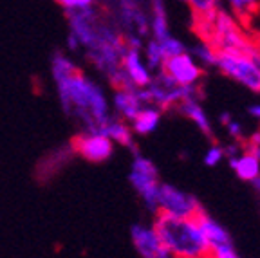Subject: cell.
<instances>
[{
  "instance_id": "cell-8",
  "label": "cell",
  "mask_w": 260,
  "mask_h": 258,
  "mask_svg": "<svg viewBox=\"0 0 260 258\" xmlns=\"http://www.w3.org/2000/svg\"><path fill=\"white\" fill-rule=\"evenodd\" d=\"M73 150L89 163H105L112 155V139L103 134H78L73 141Z\"/></svg>"
},
{
  "instance_id": "cell-10",
  "label": "cell",
  "mask_w": 260,
  "mask_h": 258,
  "mask_svg": "<svg viewBox=\"0 0 260 258\" xmlns=\"http://www.w3.org/2000/svg\"><path fill=\"white\" fill-rule=\"evenodd\" d=\"M121 67L125 69V73L128 74L130 81L138 87V89H145L148 87V83L152 81L148 69L143 65L141 58H139V51L136 47V42H130L126 45L125 53L121 56Z\"/></svg>"
},
{
  "instance_id": "cell-11",
  "label": "cell",
  "mask_w": 260,
  "mask_h": 258,
  "mask_svg": "<svg viewBox=\"0 0 260 258\" xmlns=\"http://www.w3.org/2000/svg\"><path fill=\"white\" fill-rule=\"evenodd\" d=\"M230 165L242 181H253L260 174V159L253 152H244L239 157H230Z\"/></svg>"
},
{
  "instance_id": "cell-16",
  "label": "cell",
  "mask_w": 260,
  "mask_h": 258,
  "mask_svg": "<svg viewBox=\"0 0 260 258\" xmlns=\"http://www.w3.org/2000/svg\"><path fill=\"white\" fill-rule=\"evenodd\" d=\"M159 117H161V114H159V110L155 109H141L138 114L134 116V130L138 134H150L155 130V126H157L159 123Z\"/></svg>"
},
{
  "instance_id": "cell-6",
  "label": "cell",
  "mask_w": 260,
  "mask_h": 258,
  "mask_svg": "<svg viewBox=\"0 0 260 258\" xmlns=\"http://www.w3.org/2000/svg\"><path fill=\"white\" fill-rule=\"evenodd\" d=\"M197 222H199L201 231L204 235V240L208 244V253L213 258H235L237 251L232 242V237L224 230L220 224L215 220H211L206 215V211L197 215Z\"/></svg>"
},
{
  "instance_id": "cell-3",
  "label": "cell",
  "mask_w": 260,
  "mask_h": 258,
  "mask_svg": "<svg viewBox=\"0 0 260 258\" xmlns=\"http://www.w3.org/2000/svg\"><path fill=\"white\" fill-rule=\"evenodd\" d=\"M215 65L226 76L239 81L253 92H260V61L256 56L230 51H217Z\"/></svg>"
},
{
  "instance_id": "cell-22",
  "label": "cell",
  "mask_w": 260,
  "mask_h": 258,
  "mask_svg": "<svg viewBox=\"0 0 260 258\" xmlns=\"http://www.w3.org/2000/svg\"><path fill=\"white\" fill-rule=\"evenodd\" d=\"M58 4L63 6V8H69V9H76V0H56Z\"/></svg>"
},
{
  "instance_id": "cell-4",
  "label": "cell",
  "mask_w": 260,
  "mask_h": 258,
  "mask_svg": "<svg viewBox=\"0 0 260 258\" xmlns=\"http://www.w3.org/2000/svg\"><path fill=\"white\" fill-rule=\"evenodd\" d=\"M130 182L136 190L139 191L143 199H145L146 206L150 210H157V194H159V174L152 161L138 155L132 165V174H130Z\"/></svg>"
},
{
  "instance_id": "cell-13",
  "label": "cell",
  "mask_w": 260,
  "mask_h": 258,
  "mask_svg": "<svg viewBox=\"0 0 260 258\" xmlns=\"http://www.w3.org/2000/svg\"><path fill=\"white\" fill-rule=\"evenodd\" d=\"M98 134H103V136L110 137V139H114L116 143H119V145H123V146H128V148L134 146V143H132V132H130L128 126L121 121H110V119H107L105 123L100 125Z\"/></svg>"
},
{
  "instance_id": "cell-25",
  "label": "cell",
  "mask_w": 260,
  "mask_h": 258,
  "mask_svg": "<svg viewBox=\"0 0 260 258\" xmlns=\"http://www.w3.org/2000/svg\"><path fill=\"white\" fill-rule=\"evenodd\" d=\"M251 182H253V184H255V188H256V190H258V191H260V174H258V175H256V177H255V179H253V181H251Z\"/></svg>"
},
{
  "instance_id": "cell-7",
  "label": "cell",
  "mask_w": 260,
  "mask_h": 258,
  "mask_svg": "<svg viewBox=\"0 0 260 258\" xmlns=\"http://www.w3.org/2000/svg\"><path fill=\"white\" fill-rule=\"evenodd\" d=\"M161 73H165L172 81L183 85V87L197 85V81L203 78V69L186 53H179L165 58L161 63Z\"/></svg>"
},
{
  "instance_id": "cell-17",
  "label": "cell",
  "mask_w": 260,
  "mask_h": 258,
  "mask_svg": "<svg viewBox=\"0 0 260 258\" xmlns=\"http://www.w3.org/2000/svg\"><path fill=\"white\" fill-rule=\"evenodd\" d=\"M183 2L190 6L193 20H206L219 9V0H183Z\"/></svg>"
},
{
  "instance_id": "cell-1",
  "label": "cell",
  "mask_w": 260,
  "mask_h": 258,
  "mask_svg": "<svg viewBox=\"0 0 260 258\" xmlns=\"http://www.w3.org/2000/svg\"><path fill=\"white\" fill-rule=\"evenodd\" d=\"M53 74L58 83L65 112L80 117L89 126L90 132H98L100 125L109 119L107 101L102 90L61 54L53 58Z\"/></svg>"
},
{
  "instance_id": "cell-20",
  "label": "cell",
  "mask_w": 260,
  "mask_h": 258,
  "mask_svg": "<svg viewBox=\"0 0 260 258\" xmlns=\"http://www.w3.org/2000/svg\"><path fill=\"white\" fill-rule=\"evenodd\" d=\"M224 157V150L220 148V146H211L210 150L206 152V155H204V163H206L208 166H215L217 163H220V159Z\"/></svg>"
},
{
  "instance_id": "cell-23",
  "label": "cell",
  "mask_w": 260,
  "mask_h": 258,
  "mask_svg": "<svg viewBox=\"0 0 260 258\" xmlns=\"http://www.w3.org/2000/svg\"><path fill=\"white\" fill-rule=\"evenodd\" d=\"M94 0H76V8H89Z\"/></svg>"
},
{
  "instance_id": "cell-5",
  "label": "cell",
  "mask_w": 260,
  "mask_h": 258,
  "mask_svg": "<svg viewBox=\"0 0 260 258\" xmlns=\"http://www.w3.org/2000/svg\"><path fill=\"white\" fill-rule=\"evenodd\" d=\"M157 210L167 211V213L172 215H179V217H197V215L204 211L203 206L197 202V199L177 190V188H174L170 184L159 186Z\"/></svg>"
},
{
  "instance_id": "cell-15",
  "label": "cell",
  "mask_w": 260,
  "mask_h": 258,
  "mask_svg": "<svg viewBox=\"0 0 260 258\" xmlns=\"http://www.w3.org/2000/svg\"><path fill=\"white\" fill-rule=\"evenodd\" d=\"M228 4L235 13V18L240 25L248 27L251 18L258 11V0H228Z\"/></svg>"
},
{
  "instance_id": "cell-24",
  "label": "cell",
  "mask_w": 260,
  "mask_h": 258,
  "mask_svg": "<svg viewBox=\"0 0 260 258\" xmlns=\"http://www.w3.org/2000/svg\"><path fill=\"white\" fill-rule=\"evenodd\" d=\"M249 114H251L253 117H256V119H258V121H260V105L253 107V109L249 110Z\"/></svg>"
},
{
  "instance_id": "cell-14",
  "label": "cell",
  "mask_w": 260,
  "mask_h": 258,
  "mask_svg": "<svg viewBox=\"0 0 260 258\" xmlns=\"http://www.w3.org/2000/svg\"><path fill=\"white\" fill-rule=\"evenodd\" d=\"M177 107L181 109V112H183L186 117H190L191 121L199 126V128L203 130L206 136H210V134H211L210 121H208V117H206V114H204V110L201 109V105L197 103V100H184V101H181Z\"/></svg>"
},
{
  "instance_id": "cell-21",
  "label": "cell",
  "mask_w": 260,
  "mask_h": 258,
  "mask_svg": "<svg viewBox=\"0 0 260 258\" xmlns=\"http://www.w3.org/2000/svg\"><path fill=\"white\" fill-rule=\"evenodd\" d=\"M249 37H251L253 47H255V54H256V58H258V61H260V31L253 33V35H249Z\"/></svg>"
},
{
  "instance_id": "cell-2",
  "label": "cell",
  "mask_w": 260,
  "mask_h": 258,
  "mask_svg": "<svg viewBox=\"0 0 260 258\" xmlns=\"http://www.w3.org/2000/svg\"><path fill=\"white\" fill-rule=\"evenodd\" d=\"M154 230L170 256L206 258L208 244L195 217H179L167 211H155Z\"/></svg>"
},
{
  "instance_id": "cell-9",
  "label": "cell",
  "mask_w": 260,
  "mask_h": 258,
  "mask_svg": "<svg viewBox=\"0 0 260 258\" xmlns=\"http://www.w3.org/2000/svg\"><path fill=\"white\" fill-rule=\"evenodd\" d=\"M132 242H134L138 253L145 258H167V256H170V253L167 251V247L162 246L161 240H159V237H157V233H155L154 228L134 226L132 228Z\"/></svg>"
},
{
  "instance_id": "cell-19",
  "label": "cell",
  "mask_w": 260,
  "mask_h": 258,
  "mask_svg": "<svg viewBox=\"0 0 260 258\" xmlns=\"http://www.w3.org/2000/svg\"><path fill=\"white\" fill-rule=\"evenodd\" d=\"M146 58H148L150 67H161L165 56H162V51H161V47H159L157 40H154V42L148 44V47H146Z\"/></svg>"
},
{
  "instance_id": "cell-18",
  "label": "cell",
  "mask_w": 260,
  "mask_h": 258,
  "mask_svg": "<svg viewBox=\"0 0 260 258\" xmlns=\"http://www.w3.org/2000/svg\"><path fill=\"white\" fill-rule=\"evenodd\" d=\"M159 47H161L162 56L165 58L174 56V54H179V53H184V45L179 40H175V38H172L170 35L165 37L162 40H159Z\"/></svg>"
},
{
  "instance_id": "cell-12",
  "label": "cell",
  "mask_w": 260,
  "mask_h": 258,
  "mask_svg": "<svg viewBox=\"0 0 260 258\" xmlns=\"http://www.w3.org/2000/svg\"><path fill=\"white\" fill-rule=\"evenodd\" d=\"M143 100L139 90L136 89H123L116 94V107L118 110L126 117V119H134V116L143 109Z\"/></svg>"
}]
</instances>
